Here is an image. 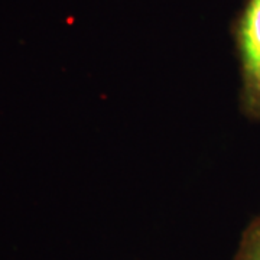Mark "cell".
<instances>
[{
	"label": "cell",
	"instance_id": "cell-1",
	"mask_svg": "<svg viewBox=\"0 0 260 260\" xmlns=\"http://www.w3.org/2000/svg\"><path fill=\"white\" fill-rule=\"evenodd\" d=\"M240 61V109L260 121V0H247L234 29Z\"/></svg>",
	"mask_w": 260,
	"mask_h": 260
},
{
	"label": "cell",
	"instance_id": "cell-2",
	"mask_svg": "<svg viewBox=\"0 0 260 260\" xmlns=\"http://www.w3.org/2000/svg\"><path fill=\"white\" fill-rule=\"evenodd\" d=\"M233 260H260V214L244 229Z\"/></svg>",
	"mask_w": 260,
	"mask_h": 260
}]
</instances>
